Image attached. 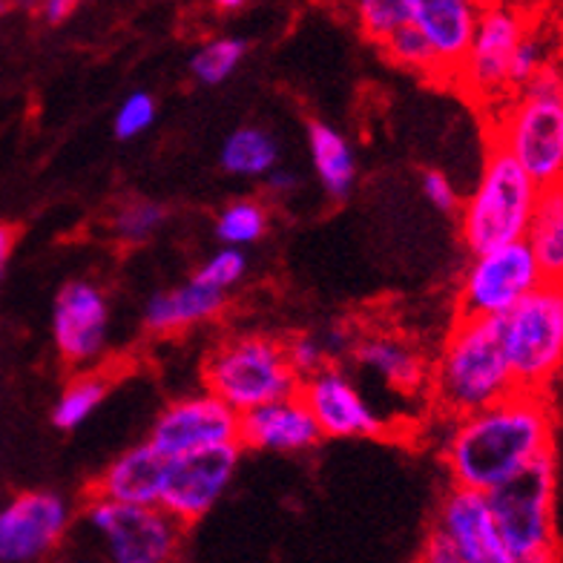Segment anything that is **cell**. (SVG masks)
<instances>
[{"label":"cell","instance_id":"obj_1","mask_svg":"<svg viewBox=\"0 0 563 563\" xmlns=\"http://www.w3.org/2000/svg\"><path fill=\"white\" fill-rule=\"evenodd\" d=\"M555 452V411L549 391L515 388L504 400L449 420L443 466L452 486L492 492L520 468Z\"/></svg>","mask_w":563,"mask_h":563},{"label":"cell","instance_id":"obj_2","mask_svg":"<svg viewBox=\"0 0 563 563\" xmlns=\"http://www.w3.org/2000/svg\"><path fill=\"white\" fill-rule=\"evenodd\" d=\"M431 402L445 420L504 400L515 391L504 342V317H457L443 340L438 360L429 365Z\"/></svg>","mask_w":563,"mask_h":563},{"label":"cell","instance_id":"obj_3","mask_svg":"<svg viewBox=\"0 0 563 563\" xmlns=\"http://www.w3.org/2000/svg\"><path fill=\"white\" fill-rule=\"evenodd\" d=\"M492 141L538 181L563 178V67L555 58L518 96L489 112Z\"/></svg>","mask_w":563,"mask_h":563},{"label":"cell","instance_id":"obj_4","mask_svg":"<svg viewBox=\"0 0 563 563\" xmlns=\"http://www.w3.org/2000/svg\"><path fill=\"white\" fill-rule=\"evenodd\" d=\"M299 374L285 354V342L260 331H242L219 340L201 363V386L233 411L299 394Z\"/></svg>","mask_w":563,"mask_h":563},{"label":"cell","instance_id":"obj_5","mask_svg":"<svg viewBox=\"0 0 563 563\" xmlns=\"http://www.w3.org/2000/svg\"><path fill=\"white\" fill-rule=\"evenodd\" d=\"M541 187L506 150L489 144L475 190L460 205V239L475 253L527 239Z\"/></svg>","mask_w":563,"mask_h":563},{"label":"cell","instance_id":"obj_6","mask_svg":"<svg viewBox=\"0 0 563 563\" xmlns=\"http://www.w3.org/2000/svg\"><path fill=\"white\" fill-rule=\"evenodd\" d=\"M504 342L515 386L549 391L563 368V282L543 279L506 313Z\"/></svg>","mask_w":563,"mask_h":563},{"label":"cell","instance_id":"obj_7","mask_svg":"<svg viewBox=\"0 0 563 563\" xmlns=\"http://www.w3.org/2000/svg\"><path fill=\"white\" fill-rule=\"evenodd\" d=\"M84 520L104 552V563H176L187 527L162 506L121 504L89 495Z\"/></svg>","mask_w":563,"mask_h":563},{"label":"cell","instance_id":"obj_8","mask_svg":"<svg viewBox=\"0 0 563 563\" xmlns=\"http://www.w3.org/2000/svg\"><path fill=\"white\" fill-rule=\"evenodd\" d=\"M555 489L558 466L552 452L486 492L497 532L511 555L555 552Z\"/></svg>","mask_w":563,"mask_h":563},{"label":"cell","instance_id":"obj_9","mask_svg":"<svg viewBox=\"0 0 563 563\" xmlns=\"http://www.w3.org/2000/svg\"><path fill=\"white\" fill-rule=\"evenodd\" d=\"M527 9L518 0L483 3L468 53L454 75V87L475 104L497 110L511 98L509 69L520 37L529 30Z\"/></svg>","mask_w":563,"mask_h":563},{"label":"cell","instance_id":"obj_10","mask_svg":"<svg viewBox=\"0 0 563 563\" xmlns=\"http://www.w3.org/2000/svg\"><path fill=\"white\" fill-rule=\"evenodd\" d=\"M541 282L527 239L475 253L457 285V317H506Z\"/></svg>","mask_w":563,"mask_h":563},{"label":"cell","instance_id":"obj_11","mask_svg":"<svg viewBox=\"0 0 563 563\" xmlns=\"http://www.w3.org/2000/svg\"><path fill=\"white\" fill-rule=\"evenodd\" d=\"M242 452L245 449L239 443H228L170 457L158 506L185 527L201 520L230 489L242 463Z\"/></svg>","mask_w":563,"mask_h":563},{"label":"cell","instance_id":"obj_12","mask_svg":"<svg viewBox=\"0 0 563 563\" xmlns=\"http://www.w3.org/2000/svg\"><path fill=\"white\" fill-rule=\"evenodd\" d=\"M299 397L325 440H374L388 434V420L365 400L349 371L331 363L299 383Z\"/></svg>","mask_w":563,"mask_h":563},{"label":"cell","instance_id":"obj_13","mask_svg":"<svg viewBox=\"0 0 563 563\" xmlns=\"http://www.w3.org/2000/svg\"><path fill=\"white\" fill-rule=\"evenodd\" d=\"M73 527V506L58 492H23L0 506V563H37L53 555Z\"/></svg>","mask_w":563,"mask_h":563},{"label":"cell","instance_id":"obj_14","mask_svg":"<svg viewBox=\"0 0 563 563\" xmlns=\"http://www.w3.org/2000/svg\"><path fill=\"white\" fill-rule=\"evenodd\" d=\"M147 440L164 457L239 443V411L201 388L167 402L150 426Z\"/></svg>","mask_w":563,"mask_h":563},{"label":"cell","instance_id":"obj_15","mask_svg":"<svg viewBox=\"0 0 563 563\" xmlns=\"http://www.w3.org/2000/svg\"><path fill=\"white\" fill-rule=\"evenodd\" d=\"M53 342L60 363L75 371L92 368L110 342V299L101 285L73 279L53 305Z\"/></svg>","mask_w":563,"mask_h":563},{"label":"cell","instance_id":"obj_16","mask_svg":"<svg viewBox=\"0 0 563 563\" xmlns=\"http://www.w3.org/2000/svg\"><path fill=\"white\" fill-rule=\"evenodd\" d=\"M431 527L443 532L466 563H509L511 552L497 532L486 492L452 486L438 506Z\"/></svg>","mask_w":563,"mask_h":563},{"label":"cell","instance_id":"obj_17","mask_svg":"<svg viewBox=\"0 0 563 563\" xmlns=\"http://www.w3.org/2000/svg\"><path fill=\"white\" fill-rule=\"evenodd\" d=\"M322 431L299 394L239 415V445L267 454H305L322 443Z\"/></svg>","mask_w":563,"mask_h":563},{"label":"cell","instance_id":"obj_18","mask_svg":"<svg viewBox=\"0 0 563 563\" xmlns=\"http://www.w3.org/2000/svg\"><path fill=\"white\" fill-rule=\"evenodd\" d=\"M481 9V0H411V26L426 37L438 60L440 84H454L475 35Z\"/></svg>","mask_w":563,"mask_h":563},{"label":"cell","instance_id":"obj_19","mask_svg":"<svg viewBox=\"0 0 563 563\" xmlns=\"http://www.w3.org/2000/svg\"><path fill=\"white\" fill-rule=\"evenodd\" d=\"M349 356L360 368L383 379L394 391L415 394L426 388V379H429L426 356L411 342L402 340L400 334H391V331L374 328V331L354 334Z\"/></svg>","mask_w":563,"mask_h":563},{"label":"cell","instance_id":"obj_20","mask_svg":"<svg viewBox=\"0 0 563 563\" xmlns=\"http://www.w3.org/2000/svg\"><path fill=\"white\" fill-rule=\"evenodd\" d=\"M167 460L156 445L144 440L112 460L110 466L96 477L92 495L121 500V504L158 506L167 475Z\"/></svg>","mask_w":563,"mask_h":563},{"label":"cell","instance_id":"obj_21","mask_svg":"<svg viewBox=\"0 0 563 563\" xmlns=\"http://www.w3.org/2000/svg\"><path fill=\"white\" fill-rule=\"evenodd\" d=\"M228 308V294L208 288L196 282L194 276L170 290H158L144 305V328L150 334L170 336L190 331V328L208 325L213 319L222 317Z\"/></svg>","mask_w":563,"mask_h":563},{"label":"cell","instance_id":"obj_22","mask_svg":"<svg viewBox=\"0 0 563 563\" xmlns=\"http://www.w3.org/2000/svg\"><path fill=\"white\" fill-rule=\"evenodd\" d=\"M308 150H311V164L322 194L331 201H349L354 196L356 176H360L354 144L349 141V135L340 133L328 121H311L308 124Z\"/></svg>","mask_w":563,"mask_h":563},{"label":"cell","instance_id":"obj_23","mask_svg":"<svg viewBox=\"0 0 563 563\" xmlns=\"http://www.w3.org/2000/svg\"><path fill=\"white\" fill-rule=\"evenodd\" d=\"M527 242L547 282H563V178L541 187Z\"/></svg>","mask_w":563,"mask_h":563},{"label":"cell","instance_id":"obj_24","mask_svg":"<svg viewBox=\"0 0 563 563\" xmlns=\"http://www.w3.org/2000/svg\"><path fill=\"white\" fill-rule=\"evenodd\" d=\"M219 164L228 176L262 181L279 164V141L265 126H236L219 147Z\"/></svg>","mask_w":563,"mask_h":563},{"label":"cell","instance_id":"obj_25","mask_svg":"<svg viewBox=\"0 0 563 563\" xmlns=\"http://www.w3.org/2000/svg\"><path fill=\"white\" fill-rule=\"evenodd\" d=\"M110 394V379L98 371H78L73 379H69L64 391L58 394V400L53 406V426L58 431H75L81 429L89 417L96 415L101 402L107 400Z\"/></svg>","mask_w":563,"mask_h":563},{"label":"cell","instance_id":"obj_26","mask_svg":"<svg viewBox=\"0 0 563 563\" xmlns=\"http://www.w3.org/2000/svg\"><path fill=\"white\" fill-rule=\"evenodd\" d=\"M251 46L245 37L236 35H219L210 37L190 55V78L199 87H222L230 81L236 69L245 64Z\"/></svg>","mask_w":563,"mask_h":563},{"label":"cell","instance_id":"obj_27","mask_svg":"<svg viewBox=\"0 0 563 563\" xmlns=\"http://www.w3.org/2000/svg\"><path fill=\"white\" fill-rule=\"evenodd\" d=\"M271 228V210L262 199H236L216 213V239L230 247H251L262 242Z\"/></svg>","mask_w":563,"mask_h":563},{"label":"cell","instance_id":"obj_28","mask_svg":"<svg viewBox=\"0 0 563 563\" xmlns=\"http://www.w3.org/2000/svg\"><path fill=\"white\" fill-rule=\"evenodd\" d=\"M167 208L153 199H126L110 216V233L121 245H144L167 222Z\"/></svg>","mask_w":563,"mask_h":563},{"label":"cell","instance_id":"obj_29","mask_svg":"<svg viewBox=\"0 0 563 563\" xmlns=\"http://www.w3.org/2000/svg\"><path fill=\"white\" fill-rule=\"evenodd\" d=\"M351 15L365 41L379 46L411 23V0H351Z\"/></svg>","mask_w":563,"mask_h":563},{"label":"cell","instance_id":"obj_30","mask_svg":"<svg viewBox=\"0 0 563 563\" xmlns=\"http://www.w3.org/2000/svg\"><path fill=\"white\" fill-rule=\"evenodd\" d=\"M379 49H383V55L391 60L394 67L406 69V73L411 75H420V78L440 81L438 60L431 55L426 37H422L411 23H406V26H400L391 37H386V41L379 44Z\"/></svg>","mask_w":563,"mask_h":563},{"label":"cell","instance_id":"obj_31","mask_svg":"<svg viewBox=\"0 0 563 563\" xmlns=\"http://www.w3.org/2000/svg\"><path fill=\"white\" fill-rule=\"evenodd\" d=\"M247 276V253L242 247L222 245L216 253H210L208 260L196 267L194 279L208 285V288L219 290V294H230L239 288Z\"/></svg>","mask_w":563,"mask_h":563},{"label":"cell","instance_id":"obj_32","mask_svg":"<svg viewBox=\"0 0 563 563\" xmlns=\"http://www.w3.org/2000/svg\"><path fill=\"white\" fill-rule=\"evenodd\" d=\"M549 60H552V49H549L547 32L538 30L534 23H529L527 35L520 37L518 49H515V58H511V69H509L511 96H518L520 89L527 87L534 75L547 67Z\"/></svg>","mask_w":563,"mask_h":563},{"label":"cell","instance_id":"obj_33","mask_svg":"<svg viewBox=\"0 0 563 563\" xmlns=\"http://www.w3.org/2000/svg\"><path fill=\"white\" fill-rule=\"evenodd\" d=\"M158 104L153 92L147 89H133L130 96L124 98L112 115V135L119 141H133L139 135H144L150 126L156 124Z\"/></svg>","mask_w":563,"mask_h":563},{"label":"cell","instance_id":"obj_34","mask_svg":"<svg viewBox=\"0 0 563 563\" xmlns=\"http://www.w3.org/2000/svg\"><path fill=\"white\" fill-rule=\"evenodd\" d=\"M285 354H288L290 365H294V371L299 374V379L311 377L313 371L334 363L331 354H328L325 340L317 334H297L290 336V340H285Z\"/></svg>","mask_w":563,"mask_h":563},{"label":"cell","instance_id":"obj_35","mask_svg":"<svg viewBox=\"0 0 563 563\" xmlns=\"http://www.w3.org/2000/svg\"><path fill=\"white\" fill-rule=\"evenodd\" d=\"M420 190L431 208L440 210V213L452 216V213H457L460 205H463V199H460V190L454 187L452 178L445 176L443 170H434V167H431V170H422Z\"/></svg>","mask_w":563,"mask_h":563},{"label":"cell","instance_id":"obj_36","mask_svg":"<svg viewBox=\"0 0 563 563\" xmlns=\"http://www.w3.org/2000/svg\"><path fill=\"white\" fill-rule=\"evenodd\" d=\"M417 563H466L457 549L452 547V541L445 538L443 532L431 527L426 541L420 547V555H417Z\"/></svg>","mask_w":563,"mask_h":563},{"label":"cell","instance_id":"obj_37","mask_svg":"<svg viewBox=\"0 0 563 563\" xmlns=\"http://www.w3.org/2000/svg\"><path fill=\"white\" fill-rule=\"evenodd\" d=\"M9 3H18L23 9H32L41 15L44 23H60L73 15L75 9L81 7L84 0H9Z\"/></svg>","mask_w":563,"mask_h":563},{"label":"cell","instance_id":"obj_38","mask_svg":"<svg viewBox=\"0 0 563 563\" xmlns=\"http://www.w3.org/2000/svg\"><path fill=\"white\" fill-rule=\"evenodd\" d=\"M262 185H265V194L271 199H290L299 190V176L294 170H288V167L276 164L274 170L262 178Z\"/></svg>","mask_w":563,"mask_h":563},{"label":"cell","instance_id":"obj_39","mask_svg":"<svg viewBox=\"0 0 563 563\" xmlns=\"http://www.w3.org/2000/svg\"><path fill=\"white\" fill-rule=\"evenodd\" d=\"M12 251H15V230L9 228V224H0V276L7 271Z\"/></svg>","mask_w":563,"mask_h":563},{"label":"cell","instance_id":"obj_40","mask_svg":"<svg viewBox=\"0 0 563 563\" xmlns=\"http://www.w3.org/2000/svg\"><path fill=\"white\" fill-rule=\"evenodd\" d=\"M509 563H558V549L555 552H534V555H511Z\"/></svg>","mask_w":563,"mask_h":563},{"label":"cell","instance_id":"obj_41","mask_svg":"<svg viewBox=\"0 0 563 563\" xmlns=\"http://www.w3.org/2000/svg\"><path fill=\"white\" fill-rule=\"evenodd\" d=\"M213 3L216 12H222V15H236L242 9L247 7V0H210Z\"/></svg>","mask_w":563,"mask_h":563},{"label":"cell","instance_id":"obj_42","mask_svg":"<svg viewBox=\"0 0 563 563\" xmlns=\"http://www.w3.org/2000/svg\"><path fill=\"white\" fill-rule=\"evenodd\" d=\"M64 563H92V561H84V558H73V561H64Z\"/></svg>","mask_w":563,"mask_h":563},{"label":"cell","instance_id":"obj_43","mask_svg":"<svg viewBox=\"0 0 563 563\" xmlns=\"http://www.w3.org/2000/svg\"><path fill=\"white\" fill-rule=\"evenodd\" d=\"M9 7V0H0V15H3V9Z\"/></svg>","mask_w":563,"mask_h":563},{"label":"cell","instance_id":"obj_44","mask_svg":"<svg viewBox=\"0 0 563 563\" xmlns=\"http://www.w3.org/2000/svg\"><path fill=\"white\" fill-rule=\"evenodd\" d=\"M481 3H500V0H481Z\"/></svg>","mask_w":563,"mask_h":563}]
</instances>
